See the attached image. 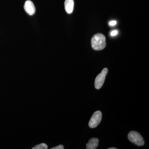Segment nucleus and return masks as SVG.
Here are the masks:
<instances>
[{
    "instance_id": "f03ea898",
    "label": "nucleus",
    "mask_w": 149,
    "mask_h": 149,
    "mask_svg": "<svg viewBox=\"0 0 149 149\" xmlns=\"http://www.w3.org/2000/svg\"><path fill=\"white\" fill-rule=\"evenodd\" d=\"M128 138L130 142L139 146H143L145 144L143 137L140 133L136 131H131L129 132Z\"/></svg>"
},
{
    "instance_id": "7ed1b4c3",
    "label": "nucleus",
    "mask_w": 149,
    "mask_h": 149,
    "mask_svg": "<svg viewBox=\"0 0 149 149\" xmlns=\"http://www.w3.org/2000/svg\"><path fill=\"white\" fill-rule=\"evenodd\" d=\"M108 72L107 68H104L102 70V72L96 77L95 82V87L96 89H100L103 85L106 76Z\"/></svg>"
},
{
    "instance_id": "f8f14e48",
    "label": "nucleus",
    "mask_w": 149,
    "mask_h": 149,
    "mask_svg": "<svg viewBox=\"0 0 149 149\" xmlns=\"http://www.w3.org/2000/svg\"><path fill=\"white\" fill-rule=\"evenodd\" d=\"M117 148H108V149H116Z\"/></svg>"
},
{
    "instance_id": "9b49d317",
    "label": "nucleus",
    "mask_w": 149,
    "mask_h": 149,
    "mask_svg": "<svg viewBox=\"0 0 149 149\" xmlns=\"http://www.w3.org/2000/svg\"><path fill=\"white\" fill-rule=\"evenodd\" d=\"M116 23H117V22H116V21H115V20H112V21L110 22L109 24L110 26H113L115 25Z\"/></svg>"
},
{
    "instance_id": "9d476101",
    "label": "nucleus",
    "mask_w": 149,
    "mask_h": 149,
    "mask_svg": "<svg viewBox=\"0 0 149 149\" xmlns=\"http://www.w3.org/2000/svg\"><path fill=\"white\" fill-rule=\"evenodd\" d=\"M118 33V32L117 30H113L111 32L110 35L111 36H115L117 35Z\"/></svg>"
},
{
    "instance_id": "423d86ee",
    "label": "nucleus",
    "mask_w": 149,
    "mask_h": 149,
    "mask_svg": "<svg viewBox=\"0 0 149 149\" xmlns=\"http://www.w3.org/2000/svg\"><path fill=\"white\" fill-rule=\"evenodd\" d=\"M64 5L67 13L69 14L72 13L74 9V0H65Z\"/></svg>"
},
{
    "instance_id": "39448f33",
    "label": "nucleus",
    "mask_w": 149,
    "mask_h": 149,
    "mask_svg": "<svg viewBox=\"0 0 149 149\" xmlns=\"http://www.w3.org/2000/svg\"><path fill=\"white\" fill-rule=\"evenodd\" d=\"M24 8L25 12L29 15H32L35 14L36 8L32 1L29 0L26 1L24 3Z\"/></svg>"
},
{
    "instance_id": "20e7f679",
    "label": "nucleus",
    "mask_w": 149,
    "mask_h": 149,
    "mask_svg": "<svg viewBox=\"0 0 149 149\" xmlns=\"http://www.w3.org/2000/svg\"><path fill=\"white\" fill-rule=\"evenodd\" d=\"M102 113L100 111L95 112L89 122V126L91 128H95L99 125L102 120Z\"/></svg>"
},
{
    "instance_id": "0eeeda50",
    "label": "nucleus",
    "mask_w": 149,
    "mask_h": 149,
    "mask_svg": "<svg viewBox=\"0 0 149 149\" xmlns=\"http://www.w3.org/2000/svg\"><path fill=\"white\" fill-rule=\"evenodd\" d=\"M99 141V139L97 138H92L86 145V149H96L98 146Z\"/></svg>"
},
{
    "instance_id": "6e6552de",
    "label": "nucleus",
    "mask_w": 149,
    "mask_h": 149,
    "mask_svg": "<svg viewBox=\"0 0 149 149\" xmlns=\"http://www.w3.org/2000/svg\"><path fill=\"white\" fill-rule=\"evenodd\" d=\"M48 146L46 144L41 143L33 147L32 149H47Z\"/></svg>"
},
{
    "instance_id": "f257e3e1",
    "label": "nucleus",
    "mask_w": 149,
    "mask_h": 149,
    "mask_svg": "<svg viewBox=\"0 0 149 149\" xmlns=\"http://www.w3.org/2000/svg\"><path fill=\"white\" fill-rule=\"evenodd\" d=\"M92 48L96 51L103 49L106 46L105 37L101 33L94 35L91 40Z\"/></svg>"
},
{
    "instance_id": "1a4fd4ad",
    "label": "nucleus",
    "mask_w": 149,
    "mask_h": 149,
    "mask_svg": "<svg viewBox=\"0 0 149 149\" xmlns=\"http://www.w3.org/2000/svg\"><path fill=\"white\" fill-rule=\"evenodd\" d=\"M64 148V146L63 145H59L53 148H52L51 149H63Z\"/></svg>"
}]
</instances>
